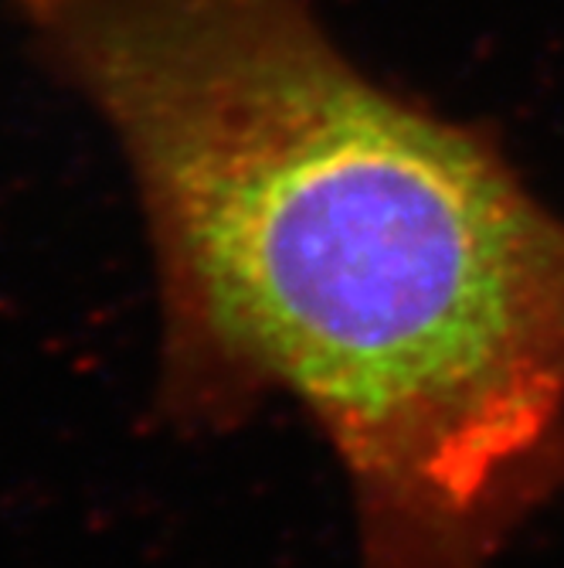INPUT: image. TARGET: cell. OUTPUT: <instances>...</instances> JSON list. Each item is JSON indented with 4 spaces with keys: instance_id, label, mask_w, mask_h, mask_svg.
<instances>
[{
    "instance_id": "cell-1",
    "label": "cell",
    "mask_w": 564,
    "mask_h": 568,
    "mask_svg": "<svg viewBox=\"0 0 564 568\" xmlns=\"http://www.w3.org/2000/svg\"><path fill=\"white\" fill-rule=\"evenodd\" d=\"M130 171L157 402L273 398L330 446L361 568H493L564 490V219L310 0H11Z\"/></svg>"
}]
</instances>
